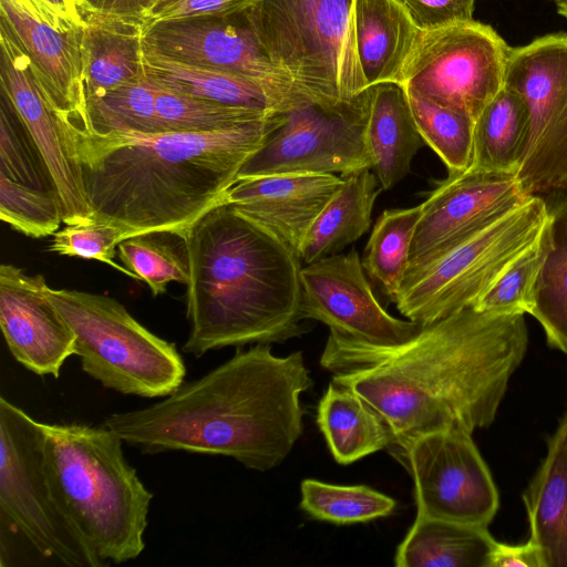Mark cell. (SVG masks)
I'll return each mask as SVG.
<instances>
[{"label":"cell","instance_id":"21","mask_svg":"<svg viewBox=\"0 0 567 567\" xmlns=\"http://www.w3.org/2000/svg\"><path fill=\"white\" fill-rule=\"evenodd\" d=\"M144 76L158 86L229 106L272 114L307 101L272 89L257 80L218 69L179 62L143 49Z\"/></svg>","mask_w":567,"mask_h":567},{"label":"cell","instance_id":"8","mask_svg":"<svg viewBox=\"0 0 567 567\" xmlns=\"http://www.w3.org/2000/svg\"><path fill=\"white\" fill-rule=\"evenodd\" d=\"M548 216L542 196H532L487 228L430 261L408 269L395 301L421 327L475 301L503 271L539 239Z\"/></svg>","mask_w":567,"mask_h":567},{"label":"cell","instance_id":"36","mask_svg":"<svg viewBox=\"0 0 567 567\" xmlns=\"http://www.w3.org/2000/svg\"><path fill=\"white\" fill-rule=\"evenodd\" d=\"M153 84L158 133L227 130L271 115L196 99Z\"/></svg>","mask_w":567,"mask_h":567},{"label":"cell","instance_id":"25","mask_svg":"<svg viewBox=\"0 0 567 567\" xmlns=\"http://www.w3.org/2000/svg\"><path fill=\"white\" fill-rule=\"evenodd\" d=\"M82 40L86 100L144 78L143 24L84 13Z\"/></svg>","mask_w":567,"mask_h":567},{"label":"cell","instance_id":"27","mask_svg":"<svg viewBox=\"0 0 567 567\" xmlns=\"http://www.w3.org/2000/svg\"><path fill=\"white\" fill-rule=\"evenodd\" d=\"M548 216L532 315L547 343L567 354V189L544 197Z\"/></svg>","mask_w":567,"mask_h":567},{"label":"cell","instance_id":"37","mask_svg":"<svg viewBox=\"0 0 567 567\" xmlns=\"http://www.w3.org/2000/svg\"><path fill=\"white\" fill-rule=\"evenodd\" d=\"M0 174L27 186L56 193L48 167L10 100L1 92Z\"/></svg>","mask_w":567,"mask_h":567},{"label":"cell","instance_id":"2","mask_svg":"<svg viewBox=\"0 0 567 567\" xmlns=\"http://www.w3.org/2000/svg\"><path fill=\"white\" fill-rule=\"evenodd\" d=\"M311 385L301 351L278 357L257 343L158 402L113 413L103 424L142 453L223 455L265 472L300 437V396Z\"/></svg>","mask_w":567,"mask_h":567},{"label":"cell","instance_id":"4","mask_svg":"<svg viewBox=\"0 0 567 567\" xmlns=\"http://www.w3.org/2000/svg\"><path fill=\"white\" fill-rule=\"evenodd\" d=\"M189 334L182 350L284 342L301 323L300 257L275 234L220 202L186 231Z\"/></svg>","mask_w":567,"mask_h":567},{"label":"cell","instance_id":"31","mask_svg":"<svg viewBox=\"0 0 567 567\" xmlns=\"http://www.w3.org/2000/svg\"><path fill=\"white\" fill-rule=\"evenodd\" d=\"M423 213V203L384 210L364 249L362 266L385 297L395 303L409 266L411 243Z\"/></svg>","mask_w":567,"mask_h":567},{"label":"cell","instance_id":"34","mask_svg":"<svg viewBox=\"0 0 567 567\" xmlns=\"http://www.w3.org/2000/svg\"><path fill=\"white\" fill-rule=\"evenodd\" d=\"M395 501L364 485H336L307 478L301 483V508L316 519L338 525L389 516Z\"/></svg>","mask_w":567,"mask_h":567},{"label":"cell","instance_id":"10","mask_svg":"<svg viewBox=\"0 0 567 567\" xmlns=\"http://www.w3.org/2000/svg\"><path fill=\"white\" fill-rule=\"evenodd\" d=\"M504 85L525 102L528 127L516 172L528 196L567 189V34L511 48Z\"/></svg>","mask_w":567,"mask_h":567},{"label":"cell","instance_id":"46","mask_svg":"<svg viewBox=\"0 0 567 567\" xmlns=\"http://www.w3.org/2000/svg\"><path fill=\"white\" fill-rule=\"evenodd\" d=\"M557 11L560 16L567 19V0H560L557 2Z\"/></svg>","mask_w":567,"mask_h":567},{"label":"cell","instance_id":"19","mask_svg":"<svg viewBox=\"0 0 567 567\" xmlns=\"http://www.w3.org/2000/svg\"><path fill=\"white\" fill-rule=\"evenodd\" d=\"M42 275L0 266V327L12 357L29 371L58 378L75 355V337L45 295Z\"/></svg>","mask_w":567,"mask_h":567},{"label":"cell","instance_id":"1","mask_svg":"<svg viewBox=\"0 0 567 567\" xmlns=\"http://www.w3.org/2000/svg\"><path fill=\"white\" fill-rule=\"evenodd\" d=\"M527 344L524 315L467 306L396 346L330 332L320 364L380 414L398 456L429 432L489 426Z\"/></svg>","mask_w":567,"mask_h":567},{"label":"cell","instance_id":"32","mask_svg":"<svg viewBox=\"0 0 567 567\" xmlns=\"http://www.w3.org/2000/svg\"><path fill=\"white\" fill-rule=\"evenodd\" d=\"M124 267L147 284L154 297L171 282L190 281L186 236L179 231L153 230L124 238L117 245Z\"/></svg>","mask_w":567,"mask_h":567},{"label":"cell","instance_id":"12","mask_svg":"<svg viewBox=\"0 0 567 567\" xmlns=\"http://www.w3.org/2000/svg\"><path fill=\"white\" fill-rule=\"evenodd\" d=\"M0 516L41 556L69 567L90 559L59 512L42 461L39 421L0 396Z\"/></svg>","mask_w":567,"mask_h":567},{"label":"cell","instance_id":"47","mask_svg":"<svg viewBox=\"0 0 567 567\" xmlns=\"http://www.w3.org/2000/svg\"><path fill=\"white\" fill-rule=\"evenodd\" d=\"M554 1L558 2V1H560V0H554Z\"/></svg>","mask_w":567,"mask_h":567},{"label":"cell","instance_id":"42","mask_svg":"<svg viewBox=\"0 0 567 567\" xmlns=\"http://www.w3.org/2000/svg\"><path fill=\"white\" fill-rule=\"evenodd\" d=\"M256 0H163L147 24L192 17L227 16L249 8ZM144 25V27H145Z\"/></svg>","mask_w":567,"mask_h":567},{"label":"cell","instance_id":"5","mask_svg":"<svg viewBox=\"0 0 567 567\" xmlns=\"http://www.w3.org/2000/svg\"><path fill=\"white\" fill-rule=\"evenodd\" d=\"M47 483L91 567L122 564L145 548L153 494L106 425L39 422Z\"/></svg>","mask_w":567,"mask_h":567},{"label":"cell","instance_id":"40","mask_svg":"<svg viewBox=\"0 0 567 567\" xmlns=\"http://www.w3.org/2000/svg\"><path fill=\"white\" fill-rule=\"evenodd\" d=\"M124 238L125 233L122 228L93 220L66 225L55 231L49 249L62 256L97 260L132 279L141 280L136 274L114 261L117 245Z\"/></svg>","mask_w":567,"mask_h":567},{"label":"cell","instance_id":"6","mask_svg":"<svg viewBox=\"0 0 567 567\" xmlns=\"http://www.w3.org/2000/svg\"><path fill=\"white\" fill-rule=\"evenodd\" d=\"M249 21L270 60L320 102L368 89L357 52L353 0H256Z\"/></svg>","mask_w":567,"mask_h":567},{"label":"cell","instance_id":"45","mask_svg":"<svg viewBox=\"0 0 567 567\" xmlns=\"http://www.w3.org/2000/svg\"><path fill=\"white\" fill-rule=\"evenodd\" d=\"M61 16L84 25L83 0H41Z\"/></svg>","mask_w":567,"mask_h":567},{"label":"cell","instance_id":"28","mask_svg":"<svg viewBox=\"0 0 567 567\" xmlns=\"http://www.w3.org/2000/svg\"><path fill=\"white\" fill-rule=\"evenodd\" d=\"M494 538L487 527L416 515L399 545L396 567H487Z\"/></svg>","mask_w":567,"mask_h":567},{"label":"cell","instance_id":"33","mask_svg":"<svg viewBox=\"0 0 567 567\" xmlns=\"http://www.w3.org/2000/svg\"><path fill=\"white\" fill-rule=\"evenodd\" d=\"M86 112L87 136L158 133L155 86L145 76L87 99Z\"/></svg>","mask_w":567,"mask_h":567},{"label":"cell","instance_id":"3","mask_svg":"<svg viewBox=\"0 0 567 567\" xmlns=\"http://www.w3.org/2000/svg\"><path fill=\"white\" fill-rule=\"evenodd\" d=\"M280 114L219 131L80 138L92 220L122 228L125 238L153 230L186 234L223 202Z\"/></svg>","mask_w":567,"mask_h":567},{"label":"cell","instance_id":"43","mask_svg":"<svg viewBox=\"0 0 567 567\" xmlns=\"http://www.w3.org/2000/svg\"><path fill=\"white\" fill-rule=\"evenodd\" d=\"M163 0H83L84 13L131 21L145 25Z\"/></svg>","mask_w":567,"mask_h":567},{"label":"cell","instance_id":"30","mask_svg":"<svg viewBox=\"0 0 567 567\" xmlns=\"http://www.w3.org/2000/svg\"><path fill=\"white\" fill-rule=\"evenodd\" d=\"M527 127L528 114L524 100L504 85L475 118L470 167L517 172Z\"/></svg>","mask_w":567,"mask_h":567},{"label":"cell","instance_id":"16","mask_svg":"<svg viewBox=\"0 0 567 567\" xmlns=\"http://www.w3.org/2000/svg\"><path fill=\"white\" fill-rule=\"evenodd\" d=\"M142 42L146 51L251 78L286 94L311 99L270 60L254 31L247 9L227 16L151 23L143 28Z\"/></svg>","mask_w":567,"mask_h":567},{"label":"cell","instance_id":"20","mask_svg":"<svg viewBox=\"0 0 567 567\" xmlns=\"http://www.w3.org/2000/svg\"><path fill=\"white\" fill-rule=\"evenodd\" d=\"M343 185L336 174H276L236 181L223 203L264 226L298 256L311 225Z\"/></svg>","mask_w":567,"mask_h":567},{"label":"cell","instance_id":"9","mask_svg":"<svg viewBox=\"0 0 567 567\" xmlns=\"http://www.w3.org/2000/svg\"><path fill=\"white\" fill-rule=\"evenodd\" d=\"M369 87L351 100L307 101L279 123L240 167L236 181L276 174H336L372 169L367 144Z\"/></svg>","mask_w":567,"mask_h":567},{"label":"cell","instance_id":"41","mask_svg":"<svg viewBox=\"0 0 567 567\" xmlns=\"http://www.w3.org/2000/svg\"><path fill=\"white\" fill-rule=\"evenodd\" d=\"M420 31L473 20L476 0H394Z\"/></svg>","mask_w":567,"mask_h":567},{"label":"cell","instance_id":"44","mask_svg":"<svg viewBox=\"0 0 567 567\" xmlns=\"http://www.w3.org/2000/svg\"><path fill=\"white\" fill-rule=\"evenodd\" d=\"M487 567H544L536 544L528 538L524 544L511 545L494 540Z\"/></svg>","mask_w":567,"mask_h":567},{"label":"cell","instance_id":"15","mask_svg":"<svg viewBox=\"0 0 567 567\" xmlns=\"http://www.w3.org/2000/svg\"><path fill=\"white\" fill-rule=\"evenodd\" d=\"M529 197L516 172L468 167L449 174L423 202L408 269L430 261L487 228Z\"/></svg>","mask_w":567,"mask_h":567},{"label":"cell","instance_id":"22","mask_svg":"<svg viewBox=\"0 0 567 567\" xmlns=\"http://www.w3.org/2000/svg\"><path fill=\"white\" fill-rule=\"evenodd\" d=\"M529 538L544 567H567V410L523 494Z\"/></svg>","mask_w":567,"mask_h":567},{"label":"cell","instance_id":"11","mask_svg":"<svg viewBox=\"0 0 567 567\" xmlns=\"http://www.w3.org/2000/svg\"><path fill=\"white\" fill-rule=\"evenodd\" d=\"M509 50L491 25L474 19L420 31L400 83L475 120L504 86Z\"/></svg>","mask_w":567,"mask_h":567},{"label":"cell","instance_id":"23","mask_svg":"<svg viewBox=\"0 0 567 567\" xmlns=\"http://www.w3.org/2000/svg\"><path fill=\"white\" fill-rule=\"evenodd\" d=\"M369 90L367 144L379 184L389 190L410 173L412 161L424 141L401 83L381 82Z\"/></svg>","mask_w":567,"mask_h":567},{"label":"cell","instance_id":"39","mask_svg":"<svg viewBox=\"0 0 567 567\" xmlns=\"http://www.w3.org/2000/svg\"><path fill=\"white\" fill-rule=\"evenodd\" d=\"M543 256L540 235L537 243L518 256L472 306L495 315H529Z\"/></svg>","mask_w":567,"mask_h":567},{"label":"cell","instance_id":"29","mask_svg":"<svg viewBox=\"0 0 567 567\" xmlns=\"http://www.w3.org/2000/svg\"><path fill=\"white\" fill-rule=\"evenodd\" d=\"M317 423L334 461L354 463L391 445L380 414L351 389L331 380L319 401Z\"/></svg>","mask_w":567,"mask_h":567},{"label":"cell","instance_id":"17","mask_svg":"<svg viewBox=\"0 0 567 567\" xmlns=\"http://www.w3.org/2000/svg\"><path fill=\"white\" fill-rule=\"evenodd\" d=\"M302 319L320 321L349 339L396 346L421 326L391 316L374 296L355 249L336 254L301 269Z\"/></svg>","mask_w":567,"mask_h":567},{"label":"cell","instance_id":"13","mask_svg":"<svg viewBox=\"0 0 567 567\" xmlns=\"http://www.w3.org/2000/svg\"><path fill=\"white\" fill-rule=\"evenodd\" d=\"M396 457L413 477L417 515L487 527L497 514L498 492L471 433L429 432Z\"/></svg>","mask_w":567,"mask_h":567},{"label":"cell","instance_id":"26","mask_svg":"<svg viewBox=\"0 0 567 567\" xmlns=\"http://www.w3.org/2000/svg\"><path fill=\"white\" fill-rule=\"evenodd\" d=\"M328 202L307 233L299 257L306 265L339 254L364 235L380 193L379 181L371 169L351 173Z\"/></svg>","mask_w":567,"mask_h":567},{"label":"cell","instance_id":"24","mask_svg":"<svg viewBox=\"0 0 567 567\" xmlns=\"http://www.w3.org/2000/svg\"><path fill=\"white\" fill-rule=\"evenodd\" d=\"M357 52L368 87L399 82L420 30L394 0H353Z\"/></svg>","mask_w":567,"mask_h":567},{"label":"cell","instance_id":"7","mask_svg":"<svg viewBox=\"0 0 567 567\" xmlns=\"http://www.w3.org/2000/svg\"><path fill=\"white\" fill-rule=\"evenodd\" d=\"M45 295L75 337L82 370L104 388L144 398H164L185 379L174 343L151 332L116 299L45 287Z\"/></svg>","mask_w":567,"mask_h":567},{"label":"cell","instance_id":"18","mask_svg":"<svg viewBox=\"0 0 567 567\" xmlns=\"http://www.w3.org/2000/svg\"><path fill=\"white\" fill-rule=\"evenodd\" d=\"M0 50L1 92L12 103L48 167L63 223L93 221L74 140L49 103L28 55L2 20Z\"/></svg>","mask_w":567,"mask_h":567},{"label":"cell","instance_id":"14","mask_svg":"<svg viewBox=\"0 0 567 567\" xmlns=\"http://www.w3.org/2000/svg\"><path fill=\"white\" fill-rule=\"evenodd\" d=\"M0 20L28 55L44 94L76 141L89 135L79 24L41 0H0Z\"/></svg>","mask_w":567,"mask_h":567},{"label":"cell","instance_id":"35","mask_svg":"<svg viewBox=\"0 0 567 567\" xmlns=\"http://www.w3.org/2000/svg\"><path fill=\"white\" fill-rule=\"evenodd\" d=\"M423 141L440 156L449 174L467 169L472 162L475 120L406 91Z\"/></svg>","mask_w":567,"mask_h":567},{"label":"cell","instance_id":"38","mask_svg":"<svg viewBox=\"0 0 567 567\" xmlns=\"http://www.w3.org/2000/svg\"><path fill=\"white\" fill-rule=\"evenodd\" d=\"M0 219L32 238L58 231L62 218L59 196L16 182L0 174Z\"/></svg>","mask_w":567,"mask_h":567}]
</instances>
